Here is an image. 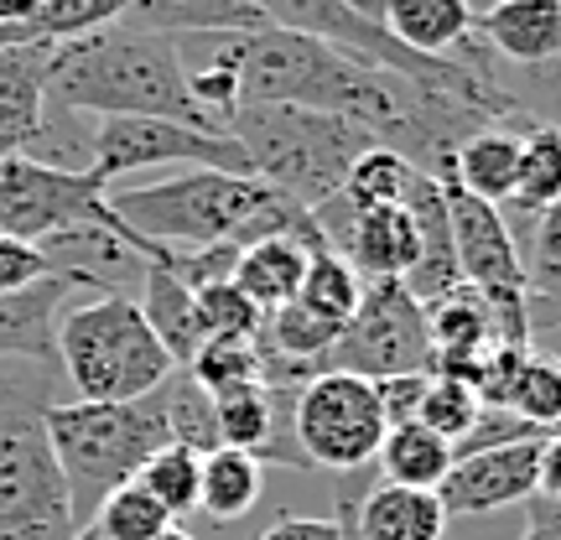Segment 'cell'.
Segmentation results:
<instances>
[{"label": "cell", "instance_id": "5bb4252c", "mask_svg": "<svg viewBox=\"0 0 561 540\" xmlns=\"http://www.w3.org/2000/svg\"><path fill=\"white\" fill-rule=\"evenodd\" d=\"M339 504L348 509V525L359 540H442L447 509L432 489H401L380 483L375 468L339 473Z\"/></svg>", "mask_w": 561, "mask_h": 540}, {"label": "cell", "instance_id": "4fadbf2b", "mask_svg": "<svg viewBox=\"0 0 561 540\" xmlns=\"http://www.w3.org/2000/svg\"><path fill=\"white\" fill-rule=\"evenodd\" d=\"M536 489H541V437L458 458L453 473L442 479L437 499L453 520V515H494V509L525 504L536 499Z\"/></svg>", "mask_w": 561, "mask_h": 540}, {"label": "cell", "instance_id": "ac0fdd59", "mask_svg": "<svg viewBox=\"0 0 561 540\" xmlns=\"http://www.w3.org/2000/svg\"><path fill=\"white\" fill-rule=\"evenodd\" d=\"M53 47H0V161L26 157L47 120Z\"/></svg>", "mask_w": 561, "mask_h": 540}, {"label": "cell", "instance_id": "83f0119b", "mask_svg": "<svg viewBox=\"0 0 561 540\" xmlns=\"http://www.w3.org/2000/svg\"><path fill=\"white\" fill-rule=\"evenodd\" d=\"M561 203V125L536 120L520 136V166H515V193L504 208H520L525 219L546 214Z\"/></svg>", "mask_w": 561, "mask_h": 540}, {"label": "cell", "instance_id": "484cf974", "mask_svg": "<svg viewBox=\"0 0 561 540\" xmlns=\"http://www.w3.org/2000/svg\"><path fill=\"white\" fill-rule=\"evenodd\" d=\"M453 441H442L426 426H390L380 441V458H375V479L380 483H401V489H432L437 494L442 479L453 473Z\"/></svg>", "mask_w": 561, "mask_h": 540}, {"label": "cell", "instance_id": "ee69618b", "mask_svg": "<svg viewBox=\"0 0 561 540\" xmlns=\"http://www.w3.org/2000/svg\"><path fill=\"white\" fill-rule=\"evenodd\" d=\"M339 5H348L354 16L375 21V26H385V11H390V0H339Z\"/></svg>", "mask_w": 561, "mask_h": 540}, {"label": "cell", "instance_id": "6da1fadb", "mask_svg": "<svg viewBox=\"0 0 561 540\" xmlns=\"http://www.w3.org/2000/svg\"><path fill=\"white\" fill-rule=\"evenodd\" d=\"M115 219L146 261L161 250H208V244H255L271 234H301L318 240L312 208H297L280 193H271L255 177H229V172H182V177L151 182V187H125L110 193Z\"/></svg>", "mask_w": 561, "mask_h": 540}, {"label": "cell", "instance_id": "3957f363", "mask_svg": "<svg viewBox=\"0 0 561 540\" xmlns=\"http://www.w3.org/2000/svg\"><path fill=\"white\" fill-rule=\"evenodd\" d=\"M42 432L53 441L79 530L115 489L136 483L140 462L167 447V395L151 390L140 401H68L42 411Z\"/></svg>", "mask_w": 561, "mask_h": 540}, {"label": "cell", "instance_id": "d6986e66", "mask_svg": "<svg viewBox=\"0 0 561 540\" xmlns=\"http://www.w3.org/2000/svg\"><path fill=\"white\" fill-rule=\"evenodd\" d=\"M405 208H411L416 234H421V261H416V271L405 276V291H411L421 307H432V301H442L447 291H458V286H462L458 255H453L447 198H442L437 177H426V172H421V177L411 182V198H405Z\"/></svg>", "mask_w": 561, "mask_h": 540}, {"label": "cell", "instance_id": "4dcf8cb0", "mask_svg": "<svg viewBox=\"0 0 561 540\" xmlns=\"http://www.w3.org/2000/svg\"><path fill=\"white\" fill-rule=\"evenodd\" d=\"M136 483L172 515V520H178V515H193V509H198V489H203V458L193 447L167 441L161 452H151V458L140 462Z\"/></svg>", "mask_w": 561, "mask_h": 540}, {"label": "cell", "instance_id": "9a60e30c", "mask_svg": "<svg viewBox=\"0 0 561 540\" xmlns=\"http://www.w3.org/2000/svg\"><path fill=\"white\" fill-rule=\"evenodd\" d=\"M473 47L515 73L561 62V0H500L473 16Z\"/></svg>", "mask_w": 561, "mask_h": 540}, {"label": "cell", "instance_id": "7a4b0ae2", "mask_svg": "<svg viewBox=\"0 0 561 540\" xmlns=\"http://www.w3.org/2000/svg\"><path fill=\"white\" fill-rule=\"evenodd\" d=\"M47 104L115 120V115H157L214 130L203 120L187 89V68L172 37H136V32H89V37L58 42L47 62Z\"/></svg>", "mask_w": 561, "mask_h": 540}, {"label": "cell", "instance_id": "ffe728a7", "mask_svg": "<svg viewBox=\"0 0 561 540\" xmlns=\"http://www.w3.org/2000/svg\"><path fill=\"white\" fill-rule=\"evenodd\" d=\"M322 234L318 240H301V234H271V240H255L240 250V261H234V286H240L244 297L261 307V318L280 312L286 301L301 291V276H307V261H312V250H322Z\"/></svg>", "mask_w": 561, "mask_h": 540}, {"label": "cell", "instance_id": "d590c367", "mask_svg": "<svg viewBox=\"0 0 561 540\" xmlns=\"http://www.w3.org/2000/svg\"><path fill=\"white\" fill-rule=\"evenodd\" d=\"M483 401L468 390L462 380H447V375H432L426 380V395H421V411H416V426L426 432H437L442 441H453L458 447L468 432H473V421H479Z\"/></svg>", "mask_w": 561, "mask_h": 540}, {"label": "cell", "instance_id": "7dc6e473", "mask_svg": "<svg viewBox=\"0 0 561 540\" xmlns=\"http://www.w3.org/2000/svg\"><path fill=\"white\" fill-rule=\"evenodd\" d=\"M489 5H500V0H473V11H489Z\"/></svg>", "mask_w": 561, "mask_h": 540}, {"label": "cell", "instance_id": "8fae6325", "mask_svg": "<svg viewBox=\"0 0 561 540\" xmlns=\"http://www.w3.org/2000/svg\"><path fill=\"white\" fill-rule=\"evenodd\" d=\"M73 499L42 421L0 416V540H73Z\"/></svg>", "mask_w": 561, "mask_h": 540}, {"label": "cell", "instance_id": "52a82bcc", "mask_svg": "<svg viewBox=\"0 0 561 540\" xmlns=\"http://www.w3.org/2000/svg\"><path fill=\"white\" fill-rule=\"evenodd\" d=\"M385 432H390V421L375 395V380L343 375V369L307 380L291 401V437H297L307 468H328V473L375 468Z\"/></svg>", "mask_w": 561, "mask_h": 540}, {"label": "cell", "instance_id": "7bdbcfd3", "mask_svg": "<svg viewBox=\"0 0 561 540\" xmlns=\"http://www.w3.org/2000/svg\"><path fill=\"white\" fill-rule=\"evenodd\" d=\"M546 499H561V432H546L541 437V489Z\"/></svg>", "mask_w": 561, "mask_h": 540}, {"label": "cell", "instance_id": "5b68a950", "mask_svg": "<svg viewBox=\"0 0 561 540\" xmlns=\"http://www.w3.org/2000/svg\"><path fill=\"white\" fill-rule=\"evenodd\" d=\"M58 359L79 401H140L178 369L136 297H89L58 318Z\"/></svg>", "mask_w": 561, "mask_h": 540}, {"label": "cell", "instance_id": "f546056e", "mask_svg": "<svg viewBox=\"0 0 561 540\" xmlns=\"http://www.w3.org/2000/svg\"><path fill=\"white\" fill-rule=\"evenodd\" d=\"M161 395H167V437L178 441V447H193L198 458L219 452L214 395H208V390H203L187 369H172V375H167V384H161Z\"/></svg>", "mask_w": 561, "mask_h": 540}, {"label": "cell", "instance_id": "603a6c76", "mask_svg": "<svg viewBox=\"0 0 561 540\" xmlns=\"http://www.w3.org/2000/svg\"><path fill=\"white\" fill-rule=\"evenodd\" d=\"M136 0H42L16 26H0V47H58V42L110 32Z\"/></svg>", "mask_w": 561, "mask_h": 540}, {"label": "cell", "instance_id": "bcb514c9", "mask_svg": "<svg viewBox=\"0 0 561 540\" xmlns=\"http://www.w3.org/2000/svg\"><path fill=\"white\" fill-rule=\"evenodd\" d=\"M73 540H94V536H89V530H79ZM157 540H198V536H193V530H182V525H172V530H167V536H157Z\"/></svg>", "mask_w": 561, "mask_h": 540}, {"label": "cell", "instance_id": "d6a6232c", "mask_svg": "<svg viewBox=\"0 0 561 540\" xmlns=\"http://www.w3.org/2000/svg\"><path fill=\"white\" fill-rule=\"evenodd\" d=\"M172 525L178 520H172L140 483H125V489H115V494L89 515L83 530H89L94 540H157V536H167Z\"/></svg>", "mask_w": 561, "mask_h": 540}, {"label": "cell", "instance_id": "d4e9b609", "mask_svg": "<svg viewBox=\"0 0 561 540\" xmlns=\"http://www.w3.org/2000/svg\"><path fill=\"white\" fill-rule=\"evenodd\" d=\"M525 261V318L530 333H557L561 328V203L530 219V250Z\"/></svg>", "mask_w": 561, "mask_h": 540}, {"label": "cell", "instance_id": "cb8c5ba5", "mask_svg": "<svg viewBox=\"0 0 561 540\" xmlns=\"http://www.w3.org/2000/svg\"><path fill=\"white\" fill-rule=\"evenodd\" d=\"M515 166H520V136L504 130V125H489V130L468 136L458 151H453V172H447V177L458 182L462 193L504 208L510 193H515Z\"/></svg>", "mask_w": 561, "mask_h": 540}, {"label": "cell", "instance_id": "9c48e42d", "mask_svg": "<svg viewBox=\"0 0 561 540\" xmlns=\"http://www.w3.org/2000/svg\"><path fill=\"white\" fill-rule=\"evenodd\" d=\"M328 369L359 375V380H390V375H432V333L405 280H364L359 307L339 343L328 348Z\"/></svg>", "mask_w": 561, "mask_h": 540}, {"label": "cell", "instance_id": "ba28073f", "mask_svg": "<svg viewBox=\"0 0 561 540\" xmlns=\"http://www.w3.org/2000/svg\"><path fill=\"white\" fill-rule=\"evenodd\" d=\"M442 198H447V223H453V255H458L462 286H473L494 318H500L504 338L530 343V318H525V261L520 244L510 234L504 208L462 193L453 177H437Z\"/></svg>", "mask_w": 561, "mask_h": 540}, {"label": "cell", "instance_id": "60d3db41", "mask_svg": "<svg viewBox=\"0 0 561 540\" xmlns=\"http://www.w3.org/2000/svg\"><path fill=\"white\" fill-rule=\"evenodd\" d=\"M520 540H561V499H525V530Z\"/></svg>", "mask_w": 561, "mask_h": 540}, {"label": "cell", "instance_id": "7402d4cb", "mask_svg": "<svg viewBox=\"0 0 561 540\" xmlns=\"http://www.w3.org/2000/svg\"><path fill=\"white\" fill-rule=\"evenodd\" d=\"M473 0H390L385 32L426 58H453L473 37Z\"/></svg>", "mask_w": 561, "mask_h": 540}, {"label": "cell", "instance_id": "8992f818", "mask_svg": "<svg viewBox=\"0 0 561 540\" xmlns=\"http://www.w3.org/2000/svg\"><path fill=\"white\" fill-rule=\"evenodd\" d=\"M79 229H110L115 240L130 244L125 223L110 208V182L100 172H68V166H47L32 157L0 161V240L47 244L79 234Z\"/></svg>", "mask_w": 561, "mask_h": 540}, {"label": "cell", "instance_id": "b9f144b4", "mask_svg": "<svg viewBox=\"0 0 561 540\" xmlns=\"http://www.w3.org/2000/svg\"><path fill=\"white\" fill-rule=\"evenodd\" d=\"M255 540H339V525L312 520V515H286V520H276L265 536H255Z\"/></svg>", "mask_w": 561, "mask_h": 540}, {"label": "cell", "instance_id": "ab89813d", "mask_svg": "<svg viewBox=\"0 0 561 540\" xmlns=\"http://www.w3.org/2000/svg\"><path fill=\"white\" fill-rule=\"evenodd\" d=\"M426 380H432V375H390V380H375V395H380L390 426H411V421H416Z\"/></svg>", "mask_w": 561, "mask_h": 540}, {"label": "cell", "instance_id": "f1b7e54d", "mask_svg": "<svg viewBox=\"0 0 561 540\" xmlns=\"http://www.w3.org/2000/svg\"><path fill=\"white\" fill-rule=\"evenodd\" d=\"M359 291H364V280L354 276V271H348V265H343L328 244H322V250H312L307 276H301V291L291 301H297L312 322H322V328L343 333V328H348V318H354V307H359Z\"/></svg>", "mask_w": 561, "mask_h": 540}, {"label": "cell", "instance_id": "74e56055", "mask_svg": "<svg viewBox=\"0 0 561 540\" xmlns=\"http://www.w3.org/2000/svg\"><path fill=\"white\" fill-rule=\"evenodd\" d=\"M546 432H536L530 421H520L515 411H500V405H483L473 432L453 447V458H473V452H489V447H510V441H536Z\"/></svg>", "mask_w": 561, "mask_h": 540}, {"label": "cell", "instance_id": "8d00e7d4", "mask_svg": "<svg viewBox=\"0 0 561 540\" xmlns=\"http://www.w3.org/2000/svg\"><path fill=\"white\" fill-rule=\"evenodd\" d=\"M198 318L208 338H255L261 333V307L244 297L234 280H214V286H198Z\"/></svg>", "mask_w": 561, "mask_h": 540}, {"label": "cell", "instance_id": "836d02e7", "mask_svg": "<svg viewBox=\"0 0 561 540\" xmlns=\"http://www.w3.org/2000/svg\"><path fill=\"white\" fill-rule=\"evenodd\" d=\"M421 172L411 166L405 157H396L390 146H369L354 166H348V177H343V198L354 203V208H385V203H405L411 198V182Z\"/></svg>", "mask_w": 561, "mask_h": 540}, {"label": "cell", "instance_id": "4316f807", "mask_svg": "<svg viewBox=\"0 0 561 540\" xmlns=\"http://www.w3.org/2000/svg\"><path fill=\"white\" fill-rule=\"evenodd\" d=\"M261 489H265V473L261 462L250 452H234V447H219L203 458V489H198V509L208 515L214 525H229V520H244L255 504H261Z\"/></svg>", "mask_w": 561, "mask_h": 540}, {"label": "cell", "instance_id": "f6af8a7d", "mask_svg": "<svg viewBox=\"0 0 561 540\" xmlns=\"http://www.w3.org/2000/svg\"><path fill=\"white\" fill-rule=\"evenodd\" d=\"M37 5H42V0H0V26H16V21H26Z\"/></svg>", "mask_w": 561, "mask_h": 540}, {"label": "cell", "instance_id": "30bf717a", "mask_svg": "<svg viewBox=\"0 0 561 540\" xmlns=\"http://www.w3.org/2000/svg\"><path fill=\"white\" fill-rule=\"evenodd\" d=\"M146 166H193V172H229V177H255L244 146L229 130H198L182 120H157V115H115L94 120V146H89V172L104 182H121Z\"/></svg>", "mask_w": 561, "mask_h": 540}, {"label": "cell", "instance_id": "44dd1931", "mask_svg": "<svg viewBox=\"0 0 561 540\" xmlns=\"http://www.w3.org/2000/svg\"><path fill=\"white\" fill-rule=\"evenodd\" d=\"M136 307H140V318L151 322V333L161 338V348L172 354V364H178V369H187V364H193V354L208 343L193 286H182V280L172 276L161 261H146V265H140Z\"/></svg>", "mask_w": 561, "mask_h": 540}, {"label": "cell", "instance_id": "2e32d148", "mask_svg": "<svg viewBox=\"0 0 561 540\" xmlns=\"http://www.w3.org/2000/svg\"><path fill=\"white\" fill-rule=\"evenodd\" d=\"M121 32L136 37H255L271 21L255 0H136L121 16Z\"/></svg>", "mask_w": 561, "mask_h": 540}, {"label": "cell", "instance_id": "277c9868", "mask_svg": "<svg viewBox=\"0 0 561 540\" xmlns=\"http://www.w3.org/2000/svg\"><path fill=\"white\" fill-rule=\"evenodd\" d=\"M229 136L244 146L255 182L280 193L297 208H318L343 187L348 166L380 146L354 120L322 115V110H297V104H240Z\"/></svg>", "mask_w": 561, "mask_h": 540}, {"label": "cell", "instance_id": "f35d334b", "mask_svg": "<svg viewBox=\"0 0 561 540\" xmlns=\"http://www.w3.org/2000/svg\"><path fill=\"white\" fill-rule=\"evenodd\" d=\"M62 276V265L42 250V244H21V240H0V297L11 291H26L37 280Z\"/></svg>", "mask_w": 561, "mask_h": 540}, {"label": "cell", "instance_id": "7c38bea8", "mask_svg": "<svg viewBox=\"0 0 561 540\" xmlns=\"http://www.w3.org/2000/svg\"><path fill=\"white\" fill-rule=\"evenodd\" d=\"M312 223L359 280H405L421 261V234L405 203H385V208H354V203L333 193L328 203L312 208Z\"/></svg>", "mask_w": 561, "mask_h": 540}, {"label": "cell", "instance_id": "e575fe53", "mask_svg": "<svg viewBox=\"0 0 561 540\" xmlns=\"http://www.w3.org/2000/svg\"><path fill=\"white\" fill-rule=\"evenodd\" d=\"M187 375L208 390V395H229L244 384H261V359H255V338H208L193 354Z\"/></svg>", "mask_w": 561, "mask_h": 540}, {"label": "cell", "instance_id": "e0dca14e", "mask_svg": "<svg viewBox=\"0 0 561 540\" xmlns=\"http://www.w3.org/2000/svg\"><path fill=\"white\" fill-rule=\"evenodd\" d=\"M62 291H100L83 271H62L26 291L0 297V359H53L58 354V307ZM110 297V291H100Z\"/></svg>", "mask_w": 561, "mask_h": 540}, {"label": "cell", "instance_id": "1f68e13d", "mask_svg": "<svg viewBox=\"0 0 561 540\" xmlns=\"http://www.w3.org/2000/svg\"><path fill=\"white\" fill-rule=\"evenodd\" d=\"M504 411L530 421L536 432H561V354L530 348L510 395H504Z\"/></svg>", "mask_w": 561, "mask_h": 540}]
</instances>
